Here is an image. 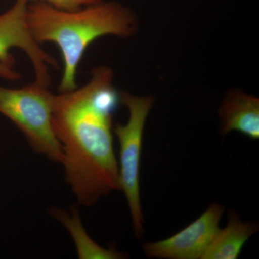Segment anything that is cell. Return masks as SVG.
Returning <instances> with one entry per match:
<instances>
[{"mask_svg": "<svg viewBox=\"0 0 259 259\" xmlns=\"http://www.w3.org/2000/svg\"><path fill=\"white\" fill-rule=\"evenodd\" d=\"M223 135L237 131L250 139H259V100L240 90L226 95L220 110Z\"/></svg>", "mask_w": 259, "mask_h": 259, "instance_id": "7", "label": "cell"}, {"mask_svg": "<svg viewBox=\"0 0 259 259\" xmlns=\"http://www.w3.org/2000/svg\"><path fill=\"white\" fill-rule=\"evenodd\" d=\"M224 207L210 204L197 220L176 234L157 242L146 243L144 250L152 258L202 259L219 231V223Z\"/></svg>", "mask_w": 259, "mask_h": 259, "instance_id": "6", "label": "cell"}, {"mask_svg": "<svg viewBox=\"0 0 259 259\" xmlns=\"http://www.w3.org/2000/svg\"><path fill=\"white\" fill-rule=\"evenodd\" d=\"M51 215L66 228L71 235L76 247L78 257L81 259H120L125 254L115 248H102L91 238L84 227L78 211L73 209L71 214L59 209H53Z\"/></svg>", "mask_w": 259, "mask_h": 259, "instance_id": "9", "label": "cell"}, {"mask_svg": "<svg viewBox=\"0 0 259 259\" xmlns=\"http://www.w3.org/2000/svg\"><path fill=\"white\" fill-rule=\"evenodd\" d=\"M28 4L27 0H16L11 8L0 15V77L9 81L21 79L10 51L17 48L23 50L31 61L35 82L49 87L50 68L57 69L58 62L32 36L27 21Z\"/></svg>", "mask_w": 259, "mask_h": 259, "instance_id": "5", "label": "cell"}, {"mask_svg": "<svg viewBox=\"0 0 259 259\" xmlns=\"http://www.w3.org/2000/svg\"><path fill=\"white\" fill-rule=\"evenodd\" d=\"M49 88L35 81L18 89L0 86V113L18 126L35 152L61 163L62 147L51 122L55 95Z\"/></svg>", "mask_w": 259, "mask_h": 259, "instance_id": "3", "label": "cell"}, {"mask_svg": "<svg viewBox=\"0 0 259 259\" xmlns=\"http://www.w3.org/2000/svg\"><path fill=\"white\" fill-rule=\"evenodd\" d=\"M120 100L129 112L127 123L116 124L113 127L120 144L121 190L123 191L128 204L135 234L141 237L144 233V216L140 197V164L145 124L154 100L151 96H134L122 92Z\"/></svg>", "mask_w": 259, "mask_h": 259, "instance_id": "4", "label": "cell"}, {"mask_svg": "<svg viewBox=\"0 0 259 259\" xmlns=\"http://www.w3.org/2000/svg\"><path fill=\"white\" fill-rule=\"evenodd\" d=\"M28 2H41L50 5L57 9L66 10V11H75L88 6V5L97 4L101 0H27Z\"/></svg>", "mask_w": 259, "mask_h": 259, "instance_id": "10", "label": "cell"}, {"mask_svg": "<svg viewBox=\"0 0 259 259\" xmlns=\"http://www.w3.org/2000/svg\"><path fill=\"white\" fill-rule=\"evenodd\" d=\"M256 223L243 222L232 212L223 229H219L202 259H236L252 235L258 231Z\"/></svg>", "mask_w": 259, "mask_h": 259, "instance_id": "8", "label": "cell"}, {"mask_svg": "<svg viewBox=\"0 0 259 259\" xmlns=\"http://www.w3.org/2000/svg\"><path fill=\"white\" fill-rule=\"evenodd\" d=\"M27 21L37 44L54 42L60 49L64 62L61 93L77 88L78 67L92 42L105 35L129 37L138 28L134 13L115 2L101 1L75 11L34 2L28 5Z\"/></svg>", "mask_w": 259, "mask_h": 259, "instance_id": "2", "label": "cell"}, {"mask_svg": "<svg viewBox=\"0 0 259 259\" xmlns=\"http://www.w3.org/2000/svg\"><path fill=\"white\" fill-rule=\"evenodd\" d=\"M119 102L113 71L107 66L95 68L81 88L54 95L51 122L62 147L65 179L85 207L121 190L112 135Z\"/></svg>", "mask_w": 259, "mask_h": 259, "instance_id": "1", "label": "cell"}]
</instances>
